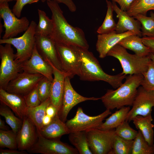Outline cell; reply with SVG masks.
Returning <instances> with one entry per match:
<instances>
[{"instance_id":"8d00e7d4","label":"cell","mask_w":154,"mask_h":154,"mask_svg":"<svg viewBox=\"0 0 154 154\" xmlns=\"http://www.w3.org/2000/svg\"><path fill=\"white\" fill-rule=\"evenodd\" d=\"M143 75L141 86L147 90L154 92V63L151 60L147 70Z\"/></svg>"},{"instance_id":"ba28073f","label":"cell","mask_w":154,"mask_h":154,"mask_svg":"<svg viewBox=\"0 0 154 154\" xmlns=\"http://www.w3.org/2000/svg\"><path fill=\"white\" fill-rule=\"evenodd\" d=\"M0 18L3 19L5 32L2 39L14 38L29 27L30 23L28 19L23 17L19 19L13 12L8 2L0 3Z\"/></svg>"},{"instance_id":"7dc6e473","label":"cell","mask_w":154,"mask_h":154,"mask_svg":"<svg viewBox=\"0 0 154 154\" xmlns=\"http://www.w3.org/2000/svg\"><path fill=\"white\" fill-rule=\"evenodd\" d=\"M0 129L3 130H7L8 128L5 125L4 121L0 118Z\"/></svg>"},{"instance_id":"836d02e7","label":"cell","mask_w":154,"mask_h":154,"mask_svg":"<svg viewBox=\"0 0 154 154\" xmlns=\"http://www.w3.org/2000/svg\"><path fill=\"white\" fill-rule=\"evenodd\" d=\"M133 141L125 139L115 134L110 154H131Z\"/></svg>"},{"instance_id":"ffe728a7","label":"cell","mask_w":154,"mask_h":154,"mask_svg":"<svg viewBox=\"0 0 154 154\" xmlns=\"http://www.w3.org/2000/svg\"><path fill=\"white\" fill-rule=\"evenodd\" d=\"M0 101L9 107L16 116L22 120L26 116L28 107L23 96L0 89Z\"/></svg>"},{"instance_id":"2e32d148","label":"cell","mask_w":154,"mask_h":154,"mask_svg":"<svg viewBox=\"0 0 154 154\" xmlns=\"http://www.w3.org/2000/svg\"><path fill=\"white\" fill-rule=\"evenodd\" d=\"M35 46L39 54L45 60L62 71L54 41L49 36L35 35Z\"/></svg>"},{"instance_id":"f6af8a7d","label":"cell","mask_w":154,"mask_h":154,"mask_svg":"<svg viewBox=\"0 0 154 154\" xmlns=\"http://www.w3.org/2000/svg\"><path fill=\"white\" fill-rule=\"evenodd\" d=\"M58 111L56 108L51 103L47 108L46 110V114L53 117Z\"/></svg>"},{"instance_id":"d6986e66","label":"cell","mask_w":154,"mask_h":154,"mask_svg":"<svg viewBox=\"0 0 154 154\" xmlns=\"http://www.w3.org/2000/svg\"><path fill=\"white\" fill-rule=\"evenodd\" d=\"M114 11L116 13L118 21L116 24L115 29L117 33H121L127 31H132L140 37L142 36L141 23L137 20H135L133 17H130L126 11L119 8L116 3L112 1Z\"/></svg>"},{"instance_id":"4dcf8cb0","label":"cell","mask_w":154,"mask_h":154,"mask_svg":"<svg viewBox=\"0 0 154 154\" xmlns=\"http://www.w3.org/2000/svg\"><path fill=\"white\" fill-rule=\"evenodd\" d=\"M150 10H154V0H135L126 12L133 17L138 14L147 15V12Z\"/></svg>"},{"instance_id":"5bb4252c","label":"cell","mask_w":154,"mask_h":154,"mask_svg":"<svg viewBox=\"0 0 154 154\" xmlns=\"http://www.w3.org/2000/svg\"><path fill=\"white\" fill-rule=\"evenodd\" d=\"M70 78L66 76L64 82L62 105L58 112L60 119L64 122L71 109L78 104L88 100H98L100 98L86 97L77 93L74 89L70 82Z\"/></svg>"},{"instance_id":"484cf974","label":"cell","mask_w":154,"mask_h":154,"mask_svg":"<svg viewBox=\"0 0 154 154\" xmlns=\"http://www.w3.org/2000/svg\"><path fill=\"white\" fill-rule=\"evenodd\" d=\"M130 110L129 106H123L118 109L106 119L98 129L103 131L115 129L125 120Z\"/></svg>"},{"instance_id":"9c48e42d","label":"cell","mask_w":154,"mask_h":154,"mask_svg":"<svg viewBox=\"0 0 154 154\" xmlns=\"http://www.w3.org/2000/svg\"><path fill=\"white\" fill-rule=\"evenodd\" d=\"M110 110L106 109L102 113L96 116H90L84 113L82 108L79 107L74 117L65 123L71 132L87 131L98 129L103 121L111 114Z\"/></svg>"},{"instance_id":"4fadbf2b","label":"cell","mask_w":154,"mask_h":154,"mask_svg":"<svg viewBox=\"0 0 154 154\" xmlns=\"http://www.w3.org/2000/svg\"><path fill=\"white\" fill-rule=\"evenodd\" d=\"M44 76L39 74L23 71L9 82L5 90L24 96L37 86Z\"/></svg>"},{"instance_id":"52a82bcc","label":"cell","mask_w":154,"mask_h":154,"mask_svg":"<svg viewBox=\"0 0 154 154\" xmlns=\"http://www.w3.org/2000/svg\"><path fill=\"white\" fill-rule=\"evenodd\" d=\"M0 89L5 90L9 82L22 72V64L15 61V54L10 44H0Z\"/></svg>"},{"instance_id":"d6a6232c","label":"cell","mask_w":154,"mask_h":154,"mask_svg":"<svg viewBox=\"0 0 154 154\" xmlns=\"http://www.w3.org/2000/svg\"><path fill=\"white\" fill-rule=\"evenodd\" d=\"M150 17L141 14H137L133 17L139 21L142 25L141 29L142 36L154 37V16L151 11Z\"/></svg>"},{"instance_id":"7a4b0ae2","label":"cell","mask_w":154,"mask_h":154,"mask_svg":"<svg viewBox=\"0 0 154 154\" xmlns=\"http://www.w3.org/2000/svg\"><path fill=\"white\" fill-rule=\"evenodd\" d=\"M143 78L142 74L129 75L124 83L116 90H108L100 98L106 109L118 110L123 106H132Z\"/></svg>"},{"instance_id":"7bdbcfd3","label":"cell","mask_w":154,"mask_h":154,"mask_svg":"<svg viewBox=\"0 0 154 154\" xmlns=\"http://www.w3.org/2000/svg\"><path fill=\"white\" fill-rule=\"evenodd\" d=\"M112 1L117 3L120 9L122 10L127 11L129 9L131 5L135 0H112Z\"/></svg>"},{"instance_id":"74e56055","label":"cell","mask_w":154,"mask_h":154,"mask_svg":"<svg viewBox=\"0 0 154 154\" xmlns=\"http://www.w3.org/2000/svg\"><path fill=\"white\" fill-rule=\"evenodd\" d=\"M52 81L44 76L37 86L39 99L42 102L50 97Z\"/></svg>"},{"instance_id":"603a6c76","label":"cell","mask_w":154,"mask_h":154,"mask_svg":"<svg viewBox=\"0 0 154 154\" xmlns=\"http://www.w3.org/2000/svg\"><path fill=\"white\" fill-rule=\"evenodd\" d=\"M117 44L132 51L135 54L140 56H148L150 53L149 48L143 43L141 38L136 34L125 37Z\"/></svg>"},{"instance_id":"ac0fdd59","label":"cell","mask_w":154,"mask_h":154,"mask_svg":"<svg viewBox=\"0 0 154 154\" xmlns=\"http://www.w3.org/2000/svg\"><path fill=\"white\" fill-rule=\"evenodd\" d=\"M133 34H135L130 31L117 33L115 31L107 33L99 34L97 36L96 48L99 54V57L101 58H104L107 56L108 51L122 39Z\"/></svg>"},{"instance_id":"4316f807","label":"cell","mask_w":154,"mask_h":154,"mask_svg":"<svg viewBox=\"0 0 154 154\" xmlns=\"http://www.w3.org/2000/svg\"><path fill=\"white\" fill-rule=\"evenodd\" d=\"M68 136L70 142L80 154H93L89 145L85 131L71 132Z\"/></svg>"},{"instance_id":"bcb514c9","label":"cell","mask_w":154,"mask_h":154,"mask_svg":"<svg viewBox=\"0 0 154 154\" xmlns=\"http://www.w3.org/2000/svg\"><path fill=\"white\" fill-rule=\"evenodd\" d=\"M52 118L46 114L44 117L42 121L43 126L48 124L52 121Z\"/></svg>"},{"instance_id":"1f68e13d","label":"cell","mask_w":154,"mask_h":154,"mask_svg":"<svg viewBox=\"0 0 154 154\" xmlns=\"http://www.w3.org/2000/svg\"><path fill=\"white\" fill-rule=\"evenodd\" d=\"M107 8V11L105 19L97 31L100 34L107 33L115 31L116 24L113 17V13L114 11L112 3L110 1L106 0Z\"/></svg>"},{"instance_id":"e0dca14e","label":"cell","mask_w":154,"mask_h":154,"mask_svg":"<svg viewBox=\"0 0 154 154\" xmlns=\"http://www.w3.org/2000/svg\"><path fill=\"white\" fill-rule=\"evenodd\" d=\"M38 138L35 125L26 116L23 120L21 128L17 133L18 149L20 151H27L36 142Z\"/></svg>"},{"instance_id":"7402d4cb","label":"cell","mask_w":154,"mask_h":154,"mask_svg":"<svg viewBox=\"0 0 154 154\" xmlns=\"http://www.w3.org/2000/svg\"><path fill=\"white\" fill-rule=\"evenodd\" d=\"M38 131L45 137L53 139H60L62 135L70 133L66 123L60 118L58 112L52 118L50 123Z\"/></svg>"},{"instance_id":"6da1fadb","label":"cell","mask_w":154,"mask_h":154,"mask_svg":"<svg viewBox=\"0 0 154 154\" xmlns=\"http://www.w3.org/2000/svg\"><path fill=\"white\" fill-rule=\"evenodd\" d=\"M47 4L52 13L53 31L49 36L55 43L75 45L88 50L89 45L83 31L70 25L57 2L49 0Z\"/></svg>"},{"instance_id":"ab89813d","label":"cell","mask_w":154,"mask_h":154,"mask_svg":"<svg viewBox=\"0 0 154 154\" xmlns=\"http://www.w3.org/2000/svg\"><path fill=\"white\" fill-rule=\"evenodd\" d=\"M39 0H17L12 10L13 13L18 18L20 17L24 7L27 4L36 3Z\"/></svg>"},{"instance_id":"60d3db41","label":"cell","mask_w":154,"mask_h":154,"mask_svg":"<svg viewBox=\"0 0 154 154\" xmlns=\"http://www.w3.org/2000/svg\"><path fill=\"white\" fill-rule=\"evenodd\" d=\"M141 39L144 44L149 48L150 53L154 55V37L143 36Z\"/></svg>"},{"instance_id":"f1b7e54d","label":"cell","mask_w":154,"mask_h":154,"mask_svg":"<svg viewBox=\"0 0 154 154\" xmlns=\"http://www.w3.org/2000/svg\"><path fill=\"white\" fill-rule=\"evenodd\" d=\"M131 154H154V144L149 145L139 130L133 140Z\"/></svg>"},{"instance_id":"681fc988","label":"cell","mask_w":154,"mask_h":154,"mask_svg":"<svg viewBox=\"0 0 154 154\" xmlns=\"http://www.w3.org/2000/svg\"><path fill=\"white\" fill-rule=\"evenodd\" d=\"M17 0H0V3L5 2H9L13 1H16Z\"/></svg>"},{"instance_id":"5b68a950","label":"cell","mask_w":154,"mask_h":154,"mask_svg":"<svg viewBox=\"0 0 154 154\" xmlns=\"http://www.w3.org/2000/svg\"><path fill=\"white\" fill-rule=\"evenodd\" d=\"M37 25L35 22L32 21L27 29L21 37L0 39V44H9L15 48L17 52L15 60L17 63L22 64L31 57L35 45Z\"/></svg>"},{"instance_id":"277c9868","label":"cell","mask_w":154,"mask_h":154,"mask_svg":"<svg viewBox=\"0 0 154 154\" xmlns=\"http://www.w3.org/2000/svg\"><path fill=\"white\" fill-rule=\"evenodd\" d=\"M107 56L118 60L123 69L121 73L126 75H143L147 70L151 60L148 56L142 57L129 54L126 49L118 44L108 51Z\"/></svg>"},{"instance_id":"83f0119b","label":"cell","mask_w":154,"mask_h":154,"mask_svg":"<svg viewBox=\"0 0 154 154\" xmlns=\"http://www.w3.org/2000/svg\"><path fill=\"white\" fill-rule=\"evenodd\" d=\"M39 22L35 30V35L49 36L53 29V21L50 19L43 11L38 9Z\"/></svg>"},{"instance_id":"8fae6325","label":"cell","mask_w":154,"mask_h":154,"mask_svg":"<svg viewBox=\"0 0 154 154\" xmlns=\"http://www.w3.org/2000/svg\"><path fill=\"white\" fill-rule=\"evenodd\" d=\"M37 131L38 139L33 146L27 151L30 153L42 154H78L76 148L70 146L60 139H48L42 136Z\"/></svg>"},{"instance_id":"d590c367","label":"cell","mask_w":154,"mask_h":154,"mask_svg":"<svg viewBox=\"0 0 154 154\" xmlns=\"http://www.w3.org/2000/svg\"><path fill=\"white\" fill-rule=\"evenodd\" d=\"M126 120L116 127L115 130V134L126 140H133L137 135L138 131L130 127Z\"/></svg>"},{"instance_id":"3957f363","label":"cell","mask_w":154,"mask_h":154,"mask_svg":"<svg viewBox=\"0 0 154 154\" xmlns=\"http://www.w3.org/2000/svg\"><path fill=\"white\" fill-rule=\"evenodd\" d=\"M82 60L81 72L79 76L83 81H102L116 89L122 84L126 75L121 73L112 75L105 72L93 54L88 50L79 47Z\"/></svg>"},{"instance_id":"c3c4849f","label":"cell","mask_w":154,"mask_h":154,"mask_svg":"<svg viewBox=\"0 0 154 154\" xmlns=\"http://www.w3.org/2000/svg\"><path fill=\"white\" fill-rule=\"evenodd\" d=\"M148 56L152 61L154 63V55L150 53Z\"/></svg>"},{"instance_id":"ee69618b","label":"cell","mask_w":154,"mask_h":154,"mask_svg":"<svg viewBox=\"0 0 154 154\" xmlns=\"http://www.w3.org/2000/svg\"><path fill=\"white\" fill-rule=\"evenodd\" d=\"M0 154H27V153L25 151L17 150L14 149H0Z\"/></svg>"},{"instance_id":"e575fe53","label":"cell","mask_w":154,"mask_h":154,"mask_svg":"<svg viewBox=\"0 0 154 154\" xmlns=\"http://www.w3.org/2000/svg\"><path fill=\"white\" fill-rule=\"evenodd\" d=\"M17 133L12 130H0V147L10 149H17Z\"/></svg>"},{"instance_id":"f907efd6","label":"cell","mask_w":154,"mask_h":154,"mask_svg":"<svg viewBox=\"0 0 154 154\" xmlns=\"http://www.w3.org/2000/svg\"><path fill=\"white\" fill-rule=\"evenodd\" d=\"M153 15L154 16V12H153Z\"/></svg>"},{"instance_id":"d4e9b609","label":"cell","mask_w":154,"mask_h":154,"mask_svg":"<svg viewBox=\"0 0 154 154\" xmlns=\"http://www.w3.org/2000/svg\"><path fill=\"white\" fill-rule=\"evenodd\" d=\"M51 103L50 97L39 105L33 107H28L26 116L35 125L37 130L40 131L43 126L42 121L46 114L47 107Z\"/></svg>"},{"instance_id":"44dd1931","label":"cell","mask_w":154,"mask_h":154,"mask_svg":"<svg viewBox=\"0 0 154 154\" xmlns=\"http://www.w3.org/2000/svg\"><path fill=\"white\" fill-rule=\"evenodd\" d=\"M52 66L53 70V79L52 81L50 98L51 103L59 111L62 104L64 85L66 76L62 71L55 67L47 61Z\"/></svg>"},{"instance_id":"8992f818","label":"cell","mask_w":154,"mask_h":154,"mask_svg":"<svg viewBox=\"0 0 154 154\" xmlns=\"http://www.w3.org/2000/svg\"><path fill=\"white\" fill-rule=\"evenodd\" d=\"M55 44L62 71L70 79L75 75L79 76L82 65L79 47L72 45Z\"/></svg>"},{"instance_id":"cb8c5ba5","label":"cell","mask_w":154,"mask_h":154,"mask_svg":"<svg viewBox=\"0 0 154 154\" xmlns=\"http://www.w3.org/2000/svg\"><path fill=\"white\" fill-rule=\"evenodd\" d=\"M153 121L151 114L145 116H137L132 120L136 128L141 131L145 140L150 145L154 143V125L152 123Z\"/></svg>"},{"instance_id":"b9f144b4","label":"cell","mask_w":154,"mask_h":154,"mask_svg":"<svg viewBox=\"0 0 154 154\" xmlns=\"http://www.w3.org/2000/svg\"><path fill=\"white\" fill-rule=\"evenodd\" d=\"M42 2H44L49 0L56 1L58 3H62L65 5L69 10L72 12H75L76 10V7L72 0H40Z\"/></svg>"},{"instance_id":"30bf717a","label":"cell","mask_w":154,"mask_h":154,"mask_svg":"<svg viewBox=\"0 0 154 154\" xmlns=\"http://www.w3.org/2000/svg\"><path fill=\"white\" fill-rule=\"evenodd\" d=\"M115 129H94L86 131L89 146L93 154H110L113 146Z\"/></svg>"},{"instance_id":"9a60e30c","label":"cell","mask_w":154,"mask_h":154,"mask_svg":"<svg viewBox=\"0 0 154 154\" xmlns=\"http://www.w3.org/2000/svg\"><path fill=\"white\" fill-rule=\"evenodd\" d=\"M22 72L31 74H39L52 81L53 68L38 53L35 45L30 58L21 64Z\"/></svg>"},{"instance_id":"f546056e","label":"cell","mask_w":154,"mask_h":154,"mask_svg":"<svg viewBox=\"0 0 154 154\" xmlns=\"http://www.w3.org/2000/svg\"><path fill=\"white\" fill-rule=\"evenodd\" d=\"M0 104V115L4 117L6 123L12 130L17 133L22 126L23 120L15 116L7 106L1 102Z\"/></svg>"},{"instance_id":"f35d334b","label":"cell","mask_w":154,"mask_h":154,"mask_svg":"<svg viewBox=\"0 0 154 154\" xmlns=\"http://www.w3.org/2000/svg\"><path fill=\"white\" fill-rule=\"evenodd\" d=\"M37 86L24 96L26 104L28 107H36L41 103L39 98Z\"/></svg>"},{"instance_id":"7c38bea8","label":"cell","mask_w":154,"mask_h":154,"mask_svg":"<svg viewBox=\"0 0 154 154\" xmlns=\"http://www.w3.org/2000/svg\"><path fill=\"white\" fill-rule=\"evenodd\" d=\"M132 106L125 120L129 122L137 116H145L151 114L154 107V92L147 90L140 86Z\"/></svg>"}]
</instances>
